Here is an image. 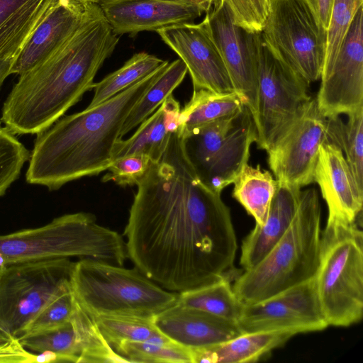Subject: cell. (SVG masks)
Returning a JSON list of instances; mask_svg holds the SVG:
<instances>
[{
    "mask_svg": "<svg viewBox=\"0 0 363 363\" xmlns=\"http://www.w3.org/2000/svg\"><path fill=\"white\" fill-rule=\"evenodd\" d=\"M238 324L243 333L289 331L295 335L325 330L314 278L262 301L242 304Z\"/></svg>",
    "mask_w": 363,
    "mask_h": 363,
    "instance_id": "cell-12",
    "label": "cell"
},
{
    "mask_svg": "<svg viewBox=\"0 0 363 363\" xmlns=\"http://www.w3.org/2000/svg\"><path fill=\"white\" fill-rule=\"evenodd\" d=\"M328 325L348 327L363 317V233L358 222L328 218L314 277Z\"/></svg>",
    "mask_w": 363,
    "mask_h": 363,
    "instance_id": "cell-6",
    "label": "cell"
},
{
    "mask_svg": "<svg viewBox=\"0 0 363 363\" xmlns=\"http://www.w3.org/2000/svg\"><path fill=\"white\" fill-rule=\"evenodd\" d=\"M164 113V122L167 131L172 134L176 133L179 127L181 107L172 94L169 95L161 104Z\"/></svg>",
    "mask_w": 363,
    "mask_h": 363,
    "instance_id": "cell-41",
    "label": "cell"
},
{
    "mask_svg": "<svg viewBox=\"0 0 363 363\" xmlns=\"http://www.w3.org/2000/svg\"><path fill=\"white\" fill-rule=\"evenodd\" d=\"M314 182L318 183L326 203L328 218L359 221L363 191L358 187L342 151L330 142L325 141L320 147Z\"/></svg>",
    "mask_w": 363,
    "mask_h": 363,
    "instance_id": "cell-17",
    "label": "cell"
},
{
    "mask_svg": "<svg viewBox=\"0 0 363 363\" xmlns=\"http://www.w3.org/2000/svg\"><path fill=\"white\" fill-rule=\"evenodd\" d=\"M77 28L48 59L20 75L6 99L1 121L12 133L48 128L92 89L95 76L119 38L97 4L83 6Z\"/></svg>",
    "mask_w": 363,
    "mask_h": 363,
    "instance_id": "cell-2",
    "label": "cell"
},
{
    "mask_svg": "<svg viewBox=\"0 0 363 363\" xmlns=\"http://www.w3.org/2000/svg\"><path fill=\"white\" fill-rule=\"evenodd\" d=\"M18 340L24 348L33 353L51 352L59 356L60 362L79 363V354L71 320L60 328Z\"/></svg>",
    "mask_w": 363,
    "mask_h": 363,
    "instance_id": "cell-34",
    "label": "cell"
},
{
    "mask_svg": "<svg viewBox=\"0 0 363 363\" xmlns=\"http://www.w3.org/2000/svg\"><path fill=\"white\" fill-rule=\"evenodd\" d=\"M162 69L104 102L66 116L38 133L26 182L54 191L106 171L127 116Z\"/></svg>",
    "mask_w": 363,
    "mask_h": 363,
    "instance_id": "cell-3",
    "label": "cell"
},
{
    "mask_svg": "<svg viewBox=\"0 0 363 363\" xmlns=\"http://www.w3.org/2000/svg\"><path fill=\"white\" fill-rule=\"evenodd\" d=\"M93 318L113 349L123 342L146 341L162 334L153 318L129 315H101Z\"/></svg>",
    "mask_w": 363,
    "mask_h": 363,
    "instance_id": "cell-33",
    "label": "cell"
},
{
    "mask_svg": "<svg viewBox=\"0 0 363 363\" xmlns=\"http://www.w3.org/2000/svg\"><path fill=\"white\" fill-rule=\"evenodd\" d=\"M363 9L357 11L335 60L320 75L315 98L326 118L363 108Z\"/></svg>",
    "mask_w": 363,
    "mask_h": 363,
    "instance_id": "cell-14",
    "label": "cell"
},
{
    "mask_svg": "<svg viewBox=\"0 0 363 363\" xmlns=\"http://www.w3.org/2000/svg\"><path fill=\"white\" fill-rule=\"evenodd\" d=\"M15 57L0 60V89L6 78L11 74V69Z\"/></svg>",
    "mask_w": 363,
    "mask_h": 363,
    "instance_id": "cell-43",
    "label": "cell"
},
{
    "mask_svg": "<svg viewBox=\"0 0 363 363\" xmlns=\"http://www.w3.org/2000/svg\"><path fill=\"white\" fill-rule=\"evenodd\" d=\"M363 0H333L327 28V45L323 70L334 62L352 21Z\"/></svg>",
    "mask_w": 363,
    "mask_h": 363,
    "instance_id": "cell-36",
    "label": "cell"
},
{
    "mask_svg": "<svg viewBox=\"0 0 363 363\" xmlns=\"http://www.w3.org/2000/svg\"><path fill=\"white\" fill-rule=\"evenodd\" d=\"M170 135L165 128L163 108L160 105L139 125L129 138H120L116 143L112 162L133 154H144L149 156L152 162H156L164 152Z\"/></svg>",
    "mask_w": 363,
    "mask_h": 363,
    "instance_id": "cell-30",
    "label": "cell"
},
{
    "mask_svg": "<svg viewBox=\"0 0 363 363\" xmlns=\"http://www.w3.org/2000/svg\"><path fill=\"white\" fill-rule=\"evenodd\" d=\"M320 218L316 189L301 191L286 233L260 262L235 278L233 289L242 304L262 301L314 278L319 264Z\"/></svg>",
    "mask_w": 363,
    "mask_h": 363,
    "instance_id": "cell-4",
    "label": "cell"
},
{
    "mask_svg": "<svg viewBox=\"0 0 363 363\" xmlns=\"http://www.w3.org/2000/svg\"><path fill=\"white\" fill-rule=\"evenodd\" d=\"M301 191L279 182L264 223L255 224L242 240L240 264L244 271L260 262L286 233L295 216Z\"/></svg>",
    "mask_w": 363,
    "mask_h": 363,
    "instance_id": "cell-21",
    "label": "cell"
},
{
    "mask_svg": "<svg viewBox=\"0 0 363 363\" xmlns=\"http://www.w3.org/2000/svg\"><path fill=\"white\" fill-rule=\"evenodd\" d=\"M244 106L235 92L194 90L190 100L181 109L177 133L185 140L201 128L240 112Z\"/></svg>",
    "mask_w": 363,
    "mask_h": 363,
    "instance_id": "cell-24",
    "label": "cell"
},
{
    "mask_svg": "<svg viewBox=\"0 0 363 363\" xmlns=\"http://www.w3.org/2000/svg\"><path fill=\"white\" fill-rule=\"evenodd\" d=\"M233 184V198L254 218L257 225H262L267 218L278 181L259 164L254 167L247 163Z\"/></svg>",
    "mask_w": 363,
    "mask_h": 363,
    "instance_id": "cell-25",
    "label": "cell"
},
{
    "mask_svg": "<svg viewBox=\"0 0 363 363\" xmlns=\"http://www.w3.org/2000/svg\"><path fill=\"white\" fill-rule=\"evenodd\" d=\"M257 138L252 116L244 106L225 140L203 168L197 172L202 180L221 194L223 189L235 182L247 164L250 147Z\"/></svg>",
    "mask_w": 363,
    "mask_h": 363,
    "instance_id": "cell-20",
    "label": "cell"
},
{
    "mask_svg": "<svg viewBox=\"0 0 363 363\" xmlns=\"http://www.w3.org/2000/svg\"><path fill=\"white\" fill-rule=\"evenodd\" d=\"M160 332L188 349L210 347L244 333L237 322L177 303L153 318Z\"/></svg>",
    "mask_w": 363,
    "mask_h": 363,
    "instance_id": "cell-18",
    "label": "cell"
},
{
    "mask_svg": "<svg viewBox=\"0 0 363 363\" xmlns=\"http://www.w3.org/2000/svg\"><path fill=\"white\" fill-rule=\"evenodd\" d=\"M83 11L82 6L70 0H59L23 45L11 74L21 75L56 52L77 28Z\"/></svg>",
    "mask_w": 363,
    "mask_h": 363,
    "instance_id": "cell-19",
    "label": "cell"
},
{
    "mask_svg": "<svg viewBox=\"0 0 363 363\" xmlns=\"http://www.w3.org/2000/svg\"><path fill=\"white\" fill-rule=\"evenodd\" d=\"M73 296L91 317L129 315L153 318L177 301L136 268L91 259L74 262L69 279Z\"/></svg>",
    "mask_w": 363,
    "mask_h": 363,
    "instance_id": "cell-7",
    "label": "cell"
},
{
    "mask_svg": "<svg viewBox=\"0 0 363 363\" xmlns=\"http://www.w3.org/2000/svg\"><path fill=\"white\" fill-rule=\"evenodd\" d=\"M168 63V61L145 52L135 53L121 67L100 82L94 83V94L86 108H91L104 102Z\"/></svg>",
    "mask_w": 363,
    "mask_h": 363,
    "instance_id": "cell-27",
    "label": "cell"
},
{
    "mask_svg": "<svg viewBox=\"0 0 363 363\" xmlns=\"http://www.w3.org/2000/svg\"><path fill=\"white\" fill-rule=\"evenodd\" d=\"M30 153L6 127L0 125V196L18 178Z\"/></svg>",
    "mask_w": 363,
    "mask_h": 363,
    "instance_id": "cell-37",
    "label": "cell"
},
{
    "mask_svg": "<svg viewBox=\"0 0 363 363\" xmlns=\"http://www.w3.org/2000/svg\"><path fill=\"white\" fill-rule=\"evenodd\" d=\"M70 257L123 266L128 258L125 241L86 212L65 214L40 227L0 235V267Z\"/></svg>",
    "mask_w": 363,
    "mask_h": 363,
    "instance_id": "cell-5",
    "label": "cell"
},
{
    "mask_svg": "<svg viewBox=\"0 0 363 363\" xmlns=\"http://www.w3.org/2000/svg\"><path fill=\"white\" fill-rule=\"evenodd\" d=\"M70 320L75 331L79 363L129 362L108 344L93 317L80 306L75 298Z\"/></svg>",
    "mask_w": 363,
    "mask_h": 363,
    "instance_id": "cell-31",
    "label": "cell"
},
{
    "mask_svg": "<svg viewBox=\"0 0 363 363\" xmlns=\"http://www.w3.org/2000/svg\"><path fill=\"white\" fill-rule=\"evenodd\" d=\"M203 21L223 58L234 91L254 120L257 112V42L260 32L237 24L224 1L207 12Z\"/></svg>",
    "mask_w": 363,
    "mask_h": 363,
    "instance_id": "cell-13",
    "label": "cell"
},
{
    "mask_svg": "<svg viewBox=\"0 0 363 363\" xmlns=\"http://www.w3.org/2000/svg\"><path fill=\"white\" fill-rule=\"evenodd\" d=\"M235 22L253 32H261L269 12V0H223Z\"/></svg>",
    "mask_w": 363,
    "mask_h": 363,
    "instance_id": "cell-39",
    "label": "cell"
},
{
    "mask_svg": "<svg viewBox=\"0 0 363 363\" xmlns=\"http://www.w3.org/2000/svg\"><path fill=\"white\" fill-rule=\"evenodd\" d=\"M203 12H208L221 5L223 0H192Z\"/></svg>",
    "mask_w": 363,
    "mask_h": 363,
    "instance_id": "cell-44",
    "label": "cell"
},
{
    "mask_svg": "<svg viewBox=\"0 0 363 363\" xmlns=\"http://www.w3.org/2000/svg\"><path fill=\"white\" fill-rule=\"evenodd\" d=\"M260 33L274 53L308 85L320 78L327 30L304 0H269Z\"/></svg>",
    "mask_w": 363,
    "mask_h": 363,
    "instance_id": "cell-8",
    "label": "cell"
},
{
    "mask_svg": "<svg viewBox=\"0 0 363 363\" xmlns=\"http://www.w3.org/2000/svg\"><path fill=\"white\" fill-rule=\"evenodd\" d=\"M327 123L315 98H311L274 138L266 151L279 183L301 189L314 182L319 149L327 140Z\"/></svg>",
    "mask_w": 363,
    "mask_h": 363,
    "instance_id": "cell-11",
    "label": "cell"
},
{
    "mask_svg": "<svg viewBox=\"0 0 363 363\" xmlns=\"http://www.w3.org/2000/svg\"><path fill=\"white\" fill-rule=\"evenodd\" d=\"M116 352L129 362L192 363L190 349L164 335L141 342H123Z\"/></svg>",
    "mask_w": 363,
    "mask_h": 363,
    "instance_id": "cell-32",
    "label": "cell"
},
{
    "mask_svg": "<svg viewBox=\"0 0 363 363\" xmlns=\"http://www.w3.org/2000/svg\"><path fill=\"white\" fill-rule=\"evenodd\" d=\"M80 6H84L88 4H98L101 0H70Z\"/></svg>",
    "mask_w": 363,
    "mask_h": 363,
    "instance_id": "cell-45",
    "label": "cell"
},
{
    "mask_svg": "<svg viewBox=\"0 0 363 363\" xmlns=\"http://www.w3.org/2000/svg\"><path fill=\"white\" fill-rule=\"evenodd\" d=\"M187 67L194 90L235 92L223 58L205 21L187 23L156 31Z\"/></svg>",
    "mask_w": 363,
    "mask_h": 363,
    "instance_id": "cell-15",
    "label": "cell"
},
{
    "mask_svg": "<svg viewBox=\"0 0 363 363\" xmlns=\"http://www.w3.org/2000/svg\"><path fill=\"white\" fill-rule=\"evenodd\" d=\"M323 26L327 30L333 0H304Z\"/></svg>",
    "mask_w": 363,
    "mask_h": 363,
    "instance_id": "cell-42",
    "label": "cell"
},
{
    "mask_svg": "<svg viewBox=\"0 0 363 363\" xmlns=\"http://www.w3.org/2000/svg\"><path fill=\"white\" fill-rule=\"evenodd\" d=\"M36 354L21 345L18 337L0 331V362H35Z\"/></svg>",
    "mask_w": 363,
    "mask_h": 363,
    "instance_id": "cell-40",
    "label": "cell"
},
{
    "mask_svg": "<svg viewBox=\"0 0 363 363\" xmlns=\"http://www.w3.org/2000/svg\"><path fill=\"white\" fill-rule=\"evenodd\" d=\"M308 84L267 45L259 33L257 42V112L254 122L257 145L267 150L311 99Z\"/></svg>",
    "mask_w": 363,
    "mask_h": 363,
    "instance_id": "cell-10",
    "label": "cell"
},
{
    "mask_svg": "<svg viewBox=\"0 0 363 363\" xmlns=\"http://www.w3.org/2000/svg\"><path fill=\"white\" fill-rule=\"evenodd\" d=\"M74 262L57 258L0 267V331L18 337L65 286Z\"/></svg>",
    "mask_w": 363,
    "mask_h": 363,
    "instance_id": "cell-9",
    "label": "cell"
},
{
    "mask_svg": "<svg viewBox=\"0 0 363 363\" xmlns=\"http://www.w3.org/2000/svg\"><path fill=\"white\" fill-rule=\"evenodd\" d=\"M74 303V297L69 283L43 308L18 339L66 325L70 321Z\"/></svg>",
    "mask_w": 363,
    "mask_h": 363,
    "instance_id": "cell-35",
    "label": "cell"
},
{
    "mask_svg": "<svg viewBox=\"0 0 363 363\" xmlns=\"http://www.w3.org/2000/svg\"><path fill=\"white\" fill-rule=\"evenodd\" d=\"M97 4L118 36L193 23L203 13L192 0H101Z\"/></svg>",
    "mask_w": 363,
    "mask_h": 363,
    "instance_id": "cell-16",
    "label": "cell"
},
{
    "mask_svg": "<svg viewBox=\"0 0 363 363\" xmlns=\"http://www.w3.org/2000/svg\"><path fill=\"white\" fill-rule=\"evenodd\" d=\"M346 123L339 116L328 118L327 140L337 145L363 191V108L349 115Z\"/></svg>",
    "mask_w": 363,
    "mask_h": 363,
    "instance_id": "cell-29",
    "label": "cell"
},
{
    "mask_svg": "<svg viewBox=\"0 0 363 363\" xmlns=\"http://www.w3.org/2000/svg\"><path fill=\"white\" fill-rule=\"evenodd\" d=\"M187 67L181 59L169 62L157 74L143 96L127 116L121 133L122 138L147 118L181 84Z\"/></svg>",
    "mask_w": 363,
    "mask_h": 363,
    "instance_id": "cell-26",
    "label": "cell"
},
{
    "mask_svg": "<svg viewBox=\"0 0 363 363\" xmlns=\"http://www.w3.org/2000/svg\"><path fill=\"white\" fill-rule=\"evenodd\" d=\"M223 278L216 282L178 293L177 303L231 321L238 322L242 303L231 284Z\"/></svg>",
    "mask_w": 363,
    "mask_h": 363,
    "instance_id": "cell-28",
    "label": "cell"
},
{
    "mask_svg": "<svg viewBox=\"0 0 363 363\" xmlns=\"http://www.w3.org/2000/svg\"><path fill=\"white\" fill-rule=\"evenodd\" d=\"M294 335L289 331L244 333L210 347L190 349L192 363L255 362L267 357Z\"/></svg>",
    "mask_w": 363,
    "mask_h": 363,
    "instance_id": "cell-22",
    "label": "cell"
},
{
    "mask_svg": "<svg viewBox=\"0 0 363 363\" xmlns=\"http://www.w3.org/2000/svg\"><path fill=\"white\" fill-rule=\"evenodd\" d=\"M152 160L144 154H133L113 160L107 173L101 179L103 182H113L121 186L137 185L148 170Z\"/></svg>",
    "mask_w": 363,
    "mask_h": 363,
    "instance_id": "cell-38",
    "label": "cell"
},
{
    "mask_svg": "<svg viewBox=\"0 0 363 363\" xmlns=\"http://www.w3.org/2000/svg\"><path fill=\"white\" fill-rule=\"evenodd\" d=\"M136 186L123 234L135 268L177 293L238 276L230 209L202 180L177 132Z\"/></svg>",
    "mask_w": 363,
    "mask_h": 363,
    "instance_id": "cell-1",
    "label": "cell"
},
{
    "mask_svg": "<svg viewBox=\"0 0 363 363\" xmlns=\"http://www.w3.org/2000/svg\"><path fill=\"white\" fill-rule=\"evenodd\" d=\"M59 0H0V60L17 56Z\"/></svg>",
    "mask_w": 363,
    "mask_h": 363,
    "instance_id": "cell-23",
    "label": "cell"
}]
</instances>
